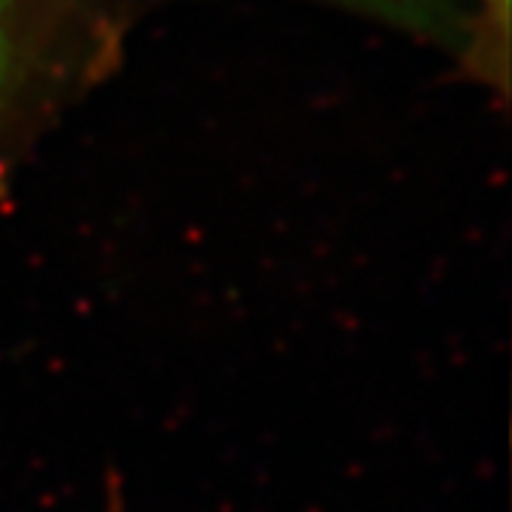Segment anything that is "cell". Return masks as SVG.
Masks as SVG:
<instances>
[{"label": "cell", "instance_id": "cell-1", "mask_svg": "<svg viewBox=\"0 0 512 512\" xmlns=\"http://www.w3.org/2000/svg\"><path fill=\"white\" fill-rule=\"evenodd\" d=\"M19 59L16 41V0H0V96H4Z\"/></svg>", "mask_w": 512, "mask_h": 512}]
</instances>
